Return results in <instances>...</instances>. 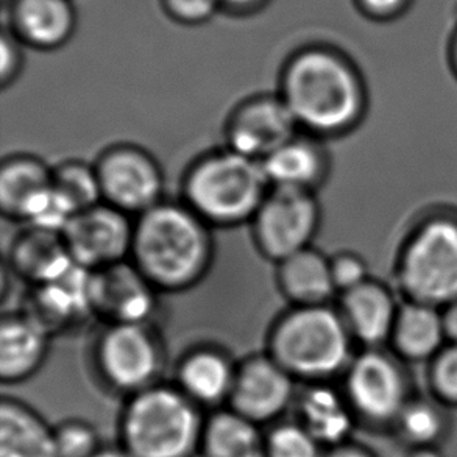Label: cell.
<instances>
[{
    "label": "cell",
    "mask_w": 457,
    "mask_h": 457,
    "mask_svg": "<svg viewBox=\"0 0 457 457\" xmlns=\"http://www.w3.org/2000/svg\"><path fill=\"white\" fill-rule=\"evenodd\" d=\"M60 457H91L97 453V436L81 421H71L55 431Z\"/></svg>",
    "instance_id": "31"
},
{
    "label": "cell",
    "mask_w": 457,
    "mask_h": 457,
    "mask_svg": "<svg viewBox=\"0 0 457 457\" xmlns=\"http://www.w3.org/2000/svg\"><path fill=\"white\" fill-rule=\"evenodd\" d=\"M0 457H60L55 431L30 409L4 402L0 409Z\"/></svg>",
    "instance_id": "24"
},
{
    "label": "cell",
    "mask_w": 457,
    "mask_h": 457,
    "mask_svg": "<svg viewBox=\"0 0 457 457\" xmlns=\"http://www.w3.org/2000/svg\"><path fill=\"white\" fill-rule=\"evenodd\" d=\"M173 8L189 19L204 18L212 10L216 0H172Z\"/></svg>",
    "instance_id": "34"
},
{
    "label": "cell",
    "mask_w": 457,
    "mask_h": 457,
    "mask_svg": "<svg viewBox=\"0 0 457 457\" xmlns=\"http://www.w3.org/2000/svg\"><path fill=\"white\" fill-rule=\"evenodd\" d=\"M236 370L225 353L197 348L186 354L179 369V389L194 403L212 404L231 396Z\"/></svg>",
    "instance_id": "22"
},
{
    "label": "cell",
    "mask_w": 457,
    "mask_h": 457,
    "mask_svg": "<svg viewBox=\"0 0 457 457\" xmlns=\"http://www.w3.org/2000/svg\"><path fill=\"white\" fill-rule=\"evenodd\" d=\"M124 436L131 457H187L202 437V425L183 390L150 386L129 404Z\"/></svg>",
    "instance_id": "5"
},
{
    "label": "cell",
    "mask_w": 457,
    "mask_h": 457,
    "mask_svg": "<svg viewBox=\"0 0 457 457\" xmlns=\"http://www.w3.org/2000/svg\"><path fill=\"white\" fill-rule=\"evenodd\" d=\"M403 0H365V4L370 6L371 10L378 12H389L395 10L396 6L402 4Z\"/></svg>",
    "instance_id": "38"
},
{
    "label": "cell",
    "mask_w": 457,
    "mask_h": 457,
    "mask_svg": "<svg viewBox=\"0 0 457 457\" xmlns=\"http://www.w3.org/2000/svg\"><path fill=\"white\" fill-rule=\"evenodd\" d=\"M398 309L389 289L371 279L340 295L339 312L353 339L369 346L392 337Z\"/></svg>",
    "instance_id": "18"
},
{
    "label": "cell",
    "mask_w": 457,
    "mask_h": 457,
    "mask_svg": "<svg viewBox=\"0 0 457 457\" xmlns=\"http://www.w3.org/2000/svg\"><path fill=\"white\" fill-rule=\"evenodd\" d=\"M444 315V325H445L446 339L452 344H457V302L445 306Z\"/></svg>",
    "instance_id": "36"
},
{
    "label": "cell",
    "mask_w": 457,
    "mask_h": 457,
    "mask_svg": "<svg viewBox=\"0 0 457 457\" xmlns=\"http://www.w3.org/2000/svg\"><path fill=\"white\" fill-rule=\"evenodd\" d=\"M277 283L292 306H323L337 295L331 258L312 245L278 262Z\"/></svg>",
    "instance_id": "19"
},
{
    "label": "cell",
    "mask_w": 457,
    "mask_h": 457,
    "mask_svg": "<svg viewBox=\"0 0 457 457\" xmlns=\"http://www.w3.org/2000/svg\"><path fill=\"white\" fill-rule=\"evenodd\" d=\"M154 289L130 260L91 272L89 298L93 314L110 325L149 323L154 311Z\"/></svg>",
    "instance_id": "13"
},
{
    "label": "cell",
    "mask_w": 457,
    "mask_h": 457,
    "mask_svg": "<svg viewBox=\"0 0 457 457\" xmlns=\"http://www.w3.org/2000/svg\"><path fill=\"white\" fill-rule=\"evenodd\" d=\"M96 359L104 378L120 390L141 392L152 386L162 362L160 340L149 323L108 325Z\"/></svg>",
    "instance_id": "9"
},
{
    "label": "cell",
    "mask_w": 457,
    "mask_h": 457,
    "mask_svg": "<svg viewBox=\"0 0 457 457\" xmlns=\"http://www.w3.org/2000/svg\"><path fill=\"white\" fill-rule=\"evenodd\" d=\"M294 395V377L270 356H252L236 370L231 400L236 412L253 421L281 414Z\"/></svg>",
    "instance_id": "14"
},
{
    "label": "cell",
    "mask_w": 457,
    "mask_h": 457,
    "mask_svg": "<svg viewBox=\"0 0 457 457\" xmlns=\"http://www.w3.org/2000/svg\"><path fill=\"white\" fill-rule=\"evenodd\" d=\"M323 457H373L369 453L352 448V446L339 445L334 446V450L325 454Z\"/></svg>",
    "instance_id": "37"
},
{
    "label": "cell",
    "mask_w": 457,
    "mask_h": 457,
    "mask_svg": "<svg viewBox=\"0 0 457 457\" xmlns=\"http://www.w3.org/2000/svg\"><path fill=\"white\" fill-rule=\"evenodd\" d=\"M298 133L297 122L279 94H262L244 100L225 124L227 147L260 162Z\"/></svg>",
    "instance_id": "11"
},
{
    "label": "cell",
    "mask_w": 457,
    "mask_h": 457,
    "mask_svg": "<svg viewBox=\"0 0 457 457\" xmlns=\"http://www.w3.org/2000/svg\"><path fill=\"white\" fill-rule=\"evenodd\" d=\"M433 383L445 402L457 404V344L442 348L436 356Z\"/></svg>",
    "instance_id": "33"
},
{
    "label": "cell",
    "mask_w": 457,
    "mask_h": 457,
    "mask_svg": "<svg viewBox=\"0 0 457 457\" xmlns=\"http://www.w3.org/2000/svg\"><path fill=\"white\" fill-rule=\"evenodd\" d=\"M352 333L339 309L292 306L269 334V354L294 378L320 383L352 364Z\"/></svg>",
    "instance_id": "4"
},
{
    "label": "cell",
    "mask_w": 457,
    "mask_h": 457,
    "mask_svg": "<svg viewBox=\"0 0 457 457\" xmlns=\"http://www.w3.org/2000/svg\"><path fill=\"white\" fill-rule=\"evenodd\" d=\"M54 187L68 202L75 212L102 204L99 179L94 164L71 160L52 167Z\"/></svg>",
    "instance_id": "28"
},
{
    "label": "cell",
    "mask_w": 457,
    "mask_h": 457,
    "mask_svg": "<svg viewBox=\"0 0 457 457\" xmlns=\"http://www.w3.org/2000/svg\"><path fill=\"white\" fill-rule=\"evenodd\" d=\"M396 421L406 439L419 445L433 444L445 429L444 415L429 403H408Z\"/></svg>",
    "instance_id": "29"
},
{
    "label": "cell",
    "mask_w": 457,
    "mask_h": 457,
    "mask_svg": "<svg viewBox=\"0 0 457 457\" xmlns=\"http://www.w3.org/2000/svg\"><path fill=\"white\" fill-rule=\"evenodd\" d=\"M270 187L314 192L327 179L329 161L319 137L298 133L262 161Z\"/></svg>",
    "instance_id": "17"
},
{
    "label": "cell",
    "mask_w": 457,
    "mask_h": 457,
    "mask_svg": "<svg viewBox=\"0 0 457 457\" xmlns=\"http://www.w3.org/2000/svg\"><path fill=\"white\" fill-rule=\"evenodd\" d=\"M135 220L110 204H96L77 212L62 231L74 264L96 272L130 260Z\"/></svg>",
    "instance_id": "10"
},
{
    "label": "cell",
    "mask_w": 457,
    "mask_h": 457,
    "mask_svg": "<svg viewBox=\"0 0 457 457\" xmlns=\"http://www.w3.org/2000/svg\"><path fill=\"white\" fill-rule=\"evenodd\" d=\"M18 21L22 35L30 43L43 47L62 43L72 24L64 0H22Z\"/></svg>",
    "instance_id": "27"
},
{
    "label": "cell",
    "mask_w": 457,
    "mask_h": 457,
    "mask_svg": "<svg viewBox=\"0 0 457 457\" xmlns=\"http://www.w3.org/2000/svg\"><path fill=\"white\" fill-rule=\"evenodd\" d=\"M270 185L260 161L223 147L200 156L183 177V204L211 228L250 223Z\"/></svg>",
    "instance_id": "3"
},
{
    "label": "cell",
    "mask_w": 457,
    "mask_h": 457,
    "mask_svg": "<svg viewBox=\"0 0 457 457\" xmlns=\"http://www.w3.org/2000/svg\"><path fill=\"white\" fill-rule=\"evenodd\" d=\"M345 387L352 408L369 420H398L408 406L406 381L400 367L378 350L353 358L346 369Z\"/></svg>",
    "instance_id": "12"
},
{
    "label": "cell",
    "mask_w": 457,
    "mask_h": 457,
    "mask_svg": "<svg viewBox=\"0 0 457 457\" xmlns=\"http://www.w3.org/2000/svg\"><path fill=\"white\" fill-rule=\"evenodd\" d=\"M352 404L336 390L317 384L300 403L303 427L320 445L339 446L353 431Z\"/></svg>",
    "instance_id": "25"
},
{
    "label": "cell",
    "mask_w": 457,
    "mask_h": 457,
    "mask_svg": "<svg viewBox=\"0 0 457 457\" xmlns=\"http://www.w3.org/2000/svg\"><path fill=\"white\" fill-rule=\"evenodd\" d=\"M18 64L16 50L4 41L2 44V87H6L10 81L14 80L16 72H18Z\"/></svg>",
    "instance_id": "35"
},
{
    "label": "cell",
    "mask_w": 457,
    "mask_h": 457,
    "mask_svg": "<svg viewBox=\"0 0 457 457\" xmlns=\"http://www.w3.org/2000/svg\"><path fill=\"white\" fill-rule=\"evenodd\" d=\"M400 281L412 302H457V222L439 217L415 231L403 250Z\"/></svg>",
    "instance_id": "6"
},
{
    "label": "cell",
    "mask_w": 457,
    "mask_h": 457,
    "mask_svg": "<svg viewBox=\"0 0 457 457\" xmlns=\"http://www.w3.org/2000/svg\"><path fill=\"white\" fill-rule=\"evenodd\" d=\"M89 281L91 272L74 264L60 278L35 286L30 311L25 314L49 334L72 325L81 317L93 314Z\"/></svg>",
    "instance_id": "16"
},
{
    "label": "cell",
    "mask_w": 457,
    "mask_h": 457,
    "mask_svg": "<svg viewBox=\"0 0 457 457\" xmlns=\"http://www.w3.org/2000/svg\"><path fill=\"white\" fill-rule=\"evenodd\" d=\"M50 334L30 315H5L0 323V377L18 383L43 365Z\"/></svg>",
    "instance_id": "20"
},
{
    "label": "cell",
    "mask_w": 457,
    "mask_h": 457,
    "mask_svg": "<svg viewBox=\"0 0 457 457\" xmlns=\"http://www.w3.org/2000/svg\"><path fill=\"white\" fill-rule=\"evenodd\" d=\"M214 256L211 227L183 204L162 200L135 219L130 261L156 291L198 285Z\"/></svg>",
    "instance_id": "1"
},
{
    "label": "cell",
    "mask_w": 457,
    "mask_h": 457,
    "mask_svg": "<svg viewBox=\"0 0 457 457\" xmlns=\"http://www.w3.org/2000/svg\"><path fill=\"white\" fill-rule=\"evenodd\" d=\"M390 339L404 358L423 361L437 356L446 339L444 315L437 306L411 300L398 309Z\"/></svg>",
    "instance_id": "23"
},
{
    "label": "cell",
    "mask_w": 457,
    "mask_h": 457,
    "mask_svg": "<svg viewBox=\"0 0 457 457\" xmlns=\"http://www.w3.org/2000/svg\"><path fill=\"white\" fill-rule=\"evenodd\" d=\"M91 457H131L129 452H119V450H102V452L94 453Z\"/></svg>",
    "instance_id": "39"
},
{
    "label": "cell",
    "mask_w": 457,
    "mask_h": 457,
    "mask_svg": "<svg viewBox=\"0 0 457 457\" xmlns=\"http://www.w3.org/2000/svg\"><path fill=\"white\" fill-rule=\"evenodd\" d=\"M54 198L52 167L31 154H14L0 166V210L2 214L33 225Z\"/></svg>",
    "instance_id": "15"
},
{
    "label": "cell",
    "mask_w": 457,
    "mask_h": 457,
    "mask_svg": "<svg viewBox=\"0 0 457 457\" xmlns=\"http://www.w3.org/2000/svg\"><path fill=\"white\" fill-rule=\"evenodd\" d=\"M320 444L302 425H286L273 431L267 442L269 457H321Z\"/></svg>",
    "instance_id": "30"
},
{
    "label": "cell",
    "mask_w": 457,
    "mask_h": 457,
    "mask_svg": "<svg viewBox=\"0 0 457 457\" xmlns=\"http://www.w3.org/2000/svg\"><path fill=\"white\" fill-rule=\"evenodd\" d=\"M334 286L339 295L369 281V269L358 254L344 252L331 258Z\"/></svg>",
    "instance_id": "32"
},
{
    "label": "cell",
    "mask_w": 457,
    "mask_h": 457,
    "mask_svg": "<svg viewBox=\"0 0 457 457\" xmlns=\"http://www.w3.org/2000/svg\"><path fill=\"white\" fill-rule=\"evenodd\" d=\"M210 457H250L264 450L253 420L239 412L216 415L204 433Z\"/></svg>",
    "instance_id": "26"
},
{
    "label": "cell",
    "mask_w": 457,
    "mask_h": 457,
    "mask_svg": "<svg viewBox=\"0 0 457 457\" xmlns=\"http://www.w3.org/2000/svg\"><path fill=\"white\" fill-rule=\"evenodd\" d=\"M281 99L302 133L339 137L359 124L365 112V93L348 62L325 50L295 56L281 79Z\"/></svg>",
    "instance_id": "2"
},
{
    "label": "cell",
    "mask_w": 457,
    "mask_h": 457,
    "mask_svg": "<svg viewBox=\"0 0 457 457\" xmlns=\"http://www.w3.org/2000/svg\"><path fill=\"white\" fill-rule=\"evenodd\" d=\"M320 219L314 192L270 187L250 222L254 245L264 258L278 264L311 247Z\"/></svg>",
    "instance_id": "7"
},
{
    "label": "cell",
    "mask_w": 457,
    "mask_h": 457,
    "mask_svg": "<svg viewBox=\"0 0 457 457\" xmlns=\"http://www.w3.org/2000/svg\"><path fill=\"white\" fill-rule=\"evenodd\" d=\"M231 4H248V2H252V0H228Z\"/></svg>",
    "instance_id": "40"
},
{
    "label": "cell",
    "mask_w": 457,
    "mask_h": 457,
    "mask_svg": "<svg viewBox=\"0 0 457 457\" xmlns=\"http://www.w3.org/2000/svg\"><path fill=\"white\" fill-rule=\"evenodd\" d=\"M10 264L21 278L39 286L60 278L74 266V261L62 235L27 227L12 241Z\"/></svg>",
    "instance_id": "21"
},
{
    "label": "cell",
    "mask_w": 457,
    "mask_h": 457,
    "mask_svg": "<svg viewBox=\"0 0 457 457\" xmlns=\"http://www.w3.org/2000/svg\"><path fill=\"white\" fill-rule=\"evenodd\" d=\"M102 202L137 217L162 202L164 173L154 154L135 144H116L94 162Z\"/></svg>",
    "instance_id": "8"
}]
</instances>
